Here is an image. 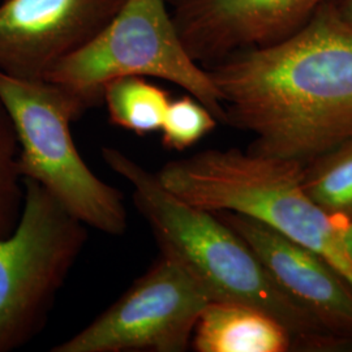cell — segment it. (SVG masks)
<instances>
[{
	"mask_svg": "<svg viewBox=\"0 0 352 352\" xmlns=\"http://www.w3.org/2000/svg\"><path fill=\"white\" fill-rule=\"evenodd\" d=\"M20 145L10 113L0 101V239L17 225L24 204V177L19 170Z\"/></svg>",
	"mask_w": 352,
	"mask_h": 352,
	"instance_id": "cell-14",
	"label": "cell"
},
{
	"mask_svg": "<svg viewBox=\"0 0 352 352\" xmlns=\"http://www.w3.org/2000/svg\"><path fill=\"white\" fill-rule=\"evenodd\" d=\"M209 302L180 265L160 254L111 307L51 351H187Z\"/></svg>",
	"mask_w": 352,
	"mask_h": 352,
	"instance_id": "cell-7",
	"label": "cell"
},
{
	"mask_svg": "<svg viewBox=\"0 0 352 352\" xmlns=\"http://www.w3.org/2000/svg\"><path fill=\"white\" fill-rule=\"evenodd\" d=\"M205 68L251 153L307 166L352 138V24L333 0L289 37Z\"/></svg>",
	"mask_w": 352,
	"mask_h": 352,
	"instance_id": "cell-1",
	"label": "cell"
},
{
	"mask_svg": "<svg viewBox=\"0 0 352 352\" xmlns=\"http://www.w3.org/2000/svg\"><path fill=\"white\" fill-rule=\"evenodd\" d=\"M170 101L164 89L139 76L115 78L102 90L110 122L139 136L161 131Z\"/></svg>",
	"mask_w": 352,
	"mask_h": 352,
	"instance_id": "cell-12",
	"label": "cell"
},
{
	"mask_svg": "<svg viewBox=\"0 0 352 352\" xmlns=\"http://www.w3.org/2000/svg\"><path fill=\"white\" fill-rule=\"evenodd\" d=\"M24 187L19 222L0 239V352L41 331L88 240V226L47 189L30 179Z\"/></svg>",
	"mask_w": 352,
	"mask_h": 352,
	"instance_id": "cell-6",
	"label": "cell"
},
{
	"mask_svg": "<svg viewBox=\"0 0 352 352\" xmlns=\"http://www.w3.org/2000/svg\"><path fill=\"white\" fill-rule=\"evenodd\" d=\"M330 0H166L189 55L204 67L276 43Z\"/></svg>",
	"mask_w": 352,
	"mask_h": 352,
	"instance_id": "cell-9",
	"label": "cell"
},
{
	"mask_svg": "<svg viewBox=\"0 0 352 352\" xmlns=\"http://www.w3.org/2000/svg\"><path fill=\"white\" fill-rule=\"evenodd\" d=\"M126 0H4L0 4V71L45 80L81 49Z\"/></svg>",
	"mask_w": 352,
	"mask_h": 352,
	"instance_id": "cell-8",
	"label": "cell"
},
{
	"mask_svg": "<svg viewBox=\"0 0 352 352\" xmlns=\"http://www.w3.org/2000/svg\"><path fill=\"white\" fill-rule=\"evenodd\" d=\"M102 158L132 186L135 205L161 254L180 265L210 302H240L263 311L287 329L296 347H344L278 285L251 247L215 214L183 201L164 188L155 173L116 148L103 146Z\"/></svg>",
	"mask_w": 352,
	"mask_h": 352,
	"instance_id": "cell-2",
	"label": "cell"
},
{
	"mask_svg": "<svg viewBox=\"0 0 352 352\" xmlns=\"http://www.w3.org/2000/svg\"><path fill=\"white\" fill-rule=\"evenodd\" d=\"M192 346L199 352H286L294 340L286 327L257 308L209 302L195 327Z\"/></svg>",
	"mask_w": 352,
	"mask_h": 352,
	"instance_id": "cell-11",
	"label": "cell"
},
{
	"mask_svg": "<svg viewBox=\"0 0 352 352\" xmlns=\"http://www.w3.org/2000/svg\"><path fill=\"white\" fill-rule=\"evenodd\" d=\"M338 232L343 253L352 266V221H349Z\"/></svg>",
	"mask_w": 352,
	"mask_h": 352,
	"instance_id": "cell-16",
	"label": "cell"
},
{
	"mask_svg": "<svg viewBox=\"0 0 352 352\" xmlns=\"http://www.w3.org/2000/svg\"><path fill=\"white\" fill-rule=\"evenodd\" d=\"M126 76L175 84L225 123L221 94L206 68L189 55L166 0H126L96 37L55 64L45 80L98 104L104 85Z\"/></svg>",
	"mask_w": 352,
	"mask_h": 352,
	"instance_id": "cell-5",
	"label": "cell"
},
{
	"mask_svg": "<svg viewBox=\"0 0 352 352\" xmlns=\"http://www.w3.org/2000/svg\"><path fill=\"white\" fill-rule=\"evenodd\" d=\"M340 16L352 24V0H333Z\"/></svg>",
	"mask_w": 352,
	"mask_h": 352,
	"instance_id": "cell-17",
	"label": "cell"
},
{
	"mask_svg": "<svg viewBox=\"0 0 352 352\" xmlns=\"http://www.w3.org/2000/svg\"><path fill=\"white\" fill-rule=\"evenodd\" d=\"M302 187L329 217L352 221V138L304 166Z\"/></svg>",
	"mask_w": 352,
	"mask_h": 352,
	"instance_id": "cell-13",
	"label": "cell"
},
{
	"mask_svg": "<svg viewBox=\"0 0 352 352\" xmlns=\"http://www.w3.org/2000/svg\"><path fill=\"white\" fill-rule=\"evenodd\" d=\"M166 189L204 210L241 214L322 256L352 286V266L331 217L302 187L304 166L239 149L200 151L155 173Z\"/></svg>",
	"mask_w": 352,
	"mask_h": 352,
	"instance_id": "cell-3",
	"label": "cell"
},
{
	"mask_svg": "<svg viewBox=\"0 0 352 352\" xmlns=\"http://www.w3.org/2000/svg\"><path fill=\"white\" fill-rule=\"evenodd\" d=\"M0 101L17 133L21 176L47 189L84 225L113 236L124 234L123 193L90 170L71 131V124L96 104L63 85L1 71Z\"/></svg>",
	"mask_w": 352,
	"mask_h": 352,
	"instance_id": "cell-4",
	"label": "cell"
},
{
	"mask_svg": "<svg viewBox=\"0 0 352 352\" xmlns=\"http://www.w3.org/2000/svg\"><path fill=\"white\" fill-rule=\"evenodd\" d=\"M214 214L251 247L294 300L352 347V286L322 256L245 215Z\"/></svg>",
	"mask_w": 352,
	"mask_h": 352,
	"instance_id": "cell-10",
	"label": "cell"
},
{
	"mask_svg": "<svg viewBox=\"0 0 352 352\" xmlns=\"http://www.w3.org/2000/svg\"><path fill=\"white\" fill-rule=\"evenodd\" d=\"M218 124L217 118L192 96L171 100L162 124V144L167 151L195 146Z\"/></svg>",
	"mask_w": 352,
	"mask_h": 352,
	"instance_id": "cell-15",
	"label": "cell"
}]
</instances>
